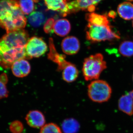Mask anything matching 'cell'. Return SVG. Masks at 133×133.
I'll list each match as a JSON object with an SVG mask.
<instances>
[{
    "mask_svg": "<svg viewBox=\"0 0 133 133\" xmlns=\"http://www.w3.org/2000/svg\"><path fill=\"white\" fill-rule=\"evenodd\" d=\"M29 35L24 29L7 32L0 38V61L5 68L19 59L28 58L25 47Z\"/></svg>",
    "mask_w": 133,
    "mask_h": 133,
    "instance_id": "6da1fadb",
    "label": "cell"
},
{
    "mask_svg": "<svg viewBox=\"0 0 133 133\" xmlns=\"http://www.w3.org/2000/svg\"><path fill=\"white\" fill-rule=\"evenodd\" d=\"M27 19L17 0H0V27L6 33L24 29Z\"/></svg>",
    "mask_w": 133,
    "mask_h": 133,
    "instance_id": "7a4b0ae2",
    "label": "cell"
},
{
    "mask_svg": "<svg viewBox=\"0 0 133 133\" xmlns=\"http://www.w3.org/2000/svg\"><path fill=\"white\" fill-rule=\"evenodd\" d=\"M107 67L106 62L102 54L91 55L86 58L83 63V76L86 81L98 79Z\"/></svg>",
    "mask_w": 133,
    "mask_h": 133,
    "instance_id": "3957f363",
    "label": "cell"
},
{
    "mask_svg": "<svg viewBox=\"0 0 133 133\" xmlns=\"http://www.w3.org/2000/svg\"><path fill=\"white\" fill-rule=\"evenodd\" d=\"M86 37L92 43L112 41L120 38L110 26H98L88 23L86 28Z\"/></svg>",
    "mask_w": 133,
    "mask_h": 133,
    "instance_id": "277c9868",
    "label": "cell"
},
{
    "mask_svg": "<svg viewBox=\"0 0 133 133\" xmlns=\"http://www.w3.org/2000/svg\"><path fill=\"white\" fill-rule=\"evenodd\" d=\"M112 88L106 81L96 79L91 82L88 87V94L92 101L103 103L111 98Z\"/></svg>",
    "mask_w": 133,
    "mask_h": 133,
    "instance_id": "5b68a950",
    "label": "cell"
},
{
    "mask_svg": "<svg viewBox=\"0 0 133 133\" xmlns=\"http://www.w3.org/2000/svg\"><path fill=\"white\" fill-rule=\"evenodd\" d=\"M47 44L41 37L33 36L29 39L25 50L28 58H38L45 54L48 50Z\"/></svg>",
    "mask_w": 133,
    "mask_h": 133,
    "instance_id": "8992f818",
    "label": "cell"
},
{
    "mask_svg": "<svg viewBox=\"0 0 133 133\" xmlns=\"http://www.w3.org/2000/svg\"><path fill=\"white\" fill-rule=\"evenodd\" d=\"M102 0H74L68 3L69 12L74 13L84 10L92 13L95 11L96 6Z\"/></svg>",
    "mask_w": 133,
    "mask_h": 133,
    "instance_id": "52a82bcc",
    "label": "cell"
},
{
    "mask_svg": "<svg viewBox=\"0 0 133 133\" xmlns=\"http://www.w3.org/2000/svg\"><path fill=\"white\" fill-rule=\"evenodd\" d=\"M49 48L50 51L48 55V59L57 64V71H62L70 62L66 61L65 55L59 54L57 52L51 38L49 40Z\"/></svg>",
    "mask_w": 133,
    "mask_h": 133,
    "instance_id": "ba28073f",
    "label": "cell"
},
{
    "mask_svg": "<svg viewBox=\"0 0 133 133\" xmlns=\"http://www.w3.org/2000/svg\"><path fill=\"white\" fill-rule=\"evenodd\" d=\"M25 120L28 125L33 128H41L45 125V116L38 110L29 111L26 115Z\"/></svg>",
    "mask_w": 133,
    "mask_h": 133,
    "instance_id": "9c48e42d",
    "label": "cell"
},
{
    "mask_svg": "<svg viewBox=\"0 0 133 133\" xmlns=\"http://www.w3.org/2000/svg\"><path fill=\"white\" fill-rule=\"evenodd\" d=\"M12 73L17 77L23 78L29 75L31 71V66L25 59L17 60L11 66Z\"/></svg>",
    "mask_w": 133,
    "mask_h": 133,
    "instance_id": "30bf717a",
    "label": "cell"
},
{
    "mask_svg": "<svg viewBox=\"0 0 133 133\" xmlns=\"http://www.w3.org/2000/svg\"><path fill=\"white\" fill-rule=\"evenodd\" d=\"M62 48L63 51L66 55H75L78 52L80 49L79 41L73 36L67 37L62 41Z\"/></svg>",
    "mask_w": 133,
    "mask_h": 133,
    "instance_id": "8fae6325",
    "label": "cell"
},
{
    "mask_svg": "<svg viewBox=\"0 0 133 133\" xmlns=\"http://www.w3.org/2000/svg\"><path fill=\"white\" fill-rule=\"evenodd\" d=\"M69 0H44L48 9L52 11H58L63 16L70 14L68 7Z\"/></svg>",
    "mask_w": 133,
    "mask_h": 133,
    "instance_id": "7c38bea8",
    "label": "cell"
},
{
    "mask_svg": "<svg viewBox=\"0 0 133 133\" xmlns=\"http://www.w3.org/2000/svg\"><path fill=\"white\" fill-rule=\"evenodd\" d=\"M86 19L88 23L98 26H110L107 17L105 15H101L92 12L86 15Z\"/></svg>",
    "mask_w": 133,
    "mask_h": 133,
    "instance_id": "4fadbf2b",
    "label": "cell"
},
{
    "mask_svg": "<svg viewBox=\"0 0 133 133\" xmlns=\"http://www.w3.org/2000/svg\"><path fill=\"white\" fill-rule=\"evenodd\" d=\"M70 23L67 19H59L55 22L53 30L55 33L59 36L67 35L71 30Z\"/></svg>",
    "mask_w": 133,
    "mask_h": 133,
    "instance_id": "5bb4252c",
    "label": "cell"
},
{
    "mask_svg": "<svg viewBox=\"0 0 133 133\" xmlns=\"http://www.w3.org/2000/svg\"><path fill=\"white\" fill-rule=\"evenodd\" d=\"M118 108L121 111L131 116L133 114V100L128 93L120 98Z\"/></svg>",
    "mask_w": 133,
    "mask_h": 133,
    "instance_id": "9a60e30c",
    "label": "cell"
},
{
    "mask_svg": "<svg viewBox=\"0 0 133 133\" xmlns=\"http://www.w3.org/2000/svg\"><path fill=\"white\" fill-rule=\"evenodd\" d=\"M62 71L63 79L67 83L74 82L78 77V70L76 65L71 63H69Z\"/></svg>",
    "mask_w": 133,
    "mask_h": 133,
    "instance_id": "2e32d148",
    "label": "cell"
},
{
    "mask_svg": "<svg viewBox=\"0 0 133 133\" xmlns=\"http://www.w3.org/2000/svg\"><path fill=\"white\" fill-rule=\"evenodd\" d=\"M117 12L121 17L126 21L133 19V4L129 2L120 3L117 8Z\"/></svg>",
    "mask_w": 133,
    "mask_h": 133,
    "instance_id": "e0dca14e",
    "label": "cell"
},
{
    "mask_svg": "<svg viewBox=\"0 0 133 133\" xmlns=\"http://www.w3.org/2000/svg\"><path fill=\"white\" fill-rule=\"evenodd\" d=\"M80 125L74 118L66 119L62 124V129L64 133H77L79 130Z\"/></svg>",
    "mask_w": 133,
    "mask_h": 133,
    "instance_id": "ac0fdd59",
    "label": "cell"
},
{
    "mask_svg": "<svg viewBox=\"0 0 133 133\" xmlns=\"http://www.w3.org/2000/svg\"><path fill=\"white\" fill-rule=\"evenodd\" d=\"M28 20L31 26L38 27L44 22L45 18L44 15L42 12L34 11L29 16Z\"/></svg>",
    "mask_w": 133,
    "mask_h": 133,
    "instance_id": "d6986e66",
    "label": "cell"
},
{
    "mask_svg": "<svg viewBox=\"0 0 133 133\" xmlns=\"http://www.w3.org/2000/svg\"><path fill=\"white\" fill-rule=\"evenodd\" d=\"M39 0H19L20 7L24 14L29 15L34 12L36 9L35 4Z\"/></svg>",
    "mask_w": 133,
    "mask_h": 133,
    "instance_id": "ffe728a7",
    "label": "cell"
},
{
    "mask_svg": "<svg viewBox=\"0 0 133 133\" xmlns=\"http://www.w3.org/2000/svg\"><path fill=\"white\" fill-rule=\"evenodd\" d=\"M119 51L122 56L131 57L133 56V42L125 41L122 42L119 47Z\"/></svg>",
    "mask_w": 133,
    "mask_h": 133,
    "instance_id": "44dd1931",
    "label": "cell"
},
{
    "mask_svg": "<svg viewBox=\"0 0 133 133\" xmlns=\"http://www.w3.org/2000/svg\"><path fill=\"white\" fill-rule=\"evenodd\" d=\"M40 133H62V130L56 124L50 123L41 128Z\"/></svg>",
    "mask_w": 133,
    "mask_h": 133,
    "instance_id": "7402d4cb",
    "label": "cell"
},
{
    "mask_svg": "<svg viewBox=\"0 0 133 133\" xmlns=\"http://www.w3.org/2000/svg\"><path fill=\"white\" fill-rule=\"evenodd\" d=\"M9 129L12 133H23L24 132V127L21 121L15 120L9 124Z\"/></svg>",
    "mask_w": 133,
    "mask_h": 133,
    "instance_id": "603a6c76",
    "label": "cell"
},
{
    "mask_svg": "<svg viewBox=\"0 0 133 133\" xmlns=\"http://www.w3.org/2000/svg\"><path fill=\"white\" fill-rule=\"evenodd\" d=\"M55 23V20L53 18H49L47 20L43 27L45 33L49 34L52 32L54 29Z\"/></svg>",
    "mask_w": 133,
    "mask_h": 133,
    "instance_id": "cb8c5ba5",
    "label": "cell"
},
{
    "mask_svg": "<svg viewBox=\"0 0 133 133\" xmlns=\"http://www.w3.org/2000/svg\"><path fill=\"white\" fill-rule=\"evenodd\" d=\"M9 96V91L6 84L0 81V100L7 98Z\"/></svg>",
    "mask_w": 133,
    "mask_h": 133,
    "instance_id": "d4e9b609",
    "label": "cell"
},
{
    "mask_svg": "<svg viewBox=\"0 0 133 133\" xmlns=\"http://www.w3.org/2000/svg\"><path fill=\"white\" fill-rule=\"evenodd\" d=\"M0 81L6 84L8 81V77L6 74H3L0 76Z\"/></svg>",
    "mask_w": 133,
    "mask_h": 133,
    "instance_id": "484cf974",
    "label": "cell"
},
{
    "mask_svg": "<svg viewBox=\"0 0 133 133\" xmlns=\"http://www.w3.org/2000/svg\"><path fill=\"white\" fill-rule=\"evenodd\" d=\"M108 16L110 18H111L112 19H114L116 17V14L114 11L111 10V11H109V12L108 13Z\"/></svg>",
    "mask_w": 133,
    "mask_h": 133,
    "instance_id": "4316f807",
    "label": "cell"
},
{
    "mask_svg": "<svg viewBox=\"0 0 133 133\" xmlns=\"http://www.w3.org/2000/svg\"><path fill=\"white\" fill-rule=\"evenodd\" d=\"M128 94L129 95H130V97L132 98V99L133 100V90L130 91V92H129L128 93Z\"/></svg>",
    "mask_w": 133,
    "mask_h": 133,
    "instance_id": "83f0119b",
    "label": "cell"
},
{
    "mask_svg": "<svg viewBox=\"0 0 133 133\" xmlns=\"http://www.w3.org/2000/svg\"><path fill=\"white\" fill-rule=\"evenodd\" d=\"M127 1L129 2H133V0H127Z\"/></svg>",
    "mask_w": 133,
    "mask_h": 133,
    "instance_id": "f1b7e54d",
    "label": "cell"
},
{
    "mask_svg": "<svg viewBox=\"0 0 133 133\" xmlns=\"http://www.w3.org/2000/svg\"><path fill=\"white\" fill-rule=\"evenodd\" d=\"M132 26L133 27V19L132 20Z\"/></svg>",
    "mask_w": 133,
    "mask_h": 133,
    "instance_id": "f546056e",
    "label": "cell"
},
{
    "mask_svg": "<svg viewBox=\"0 0 133 133\" xmlns=\"http://www.w3.org/2000/svg\"><path fill=\"white\" fill-rule=\"evenodd\" d=\"M1 64V61H0V64Z\"/></svg>",
    "mask_w": 133,
    "mask_h": 133,
    "instance_id": "4dcf8cb0",
    "label": "cell"
},
{
    "mask_svg": "<svg viewBox=\"0 0 133 133\" xmlns=\"http://www.w3.org/2000/svg\"></svg>",
    "mask_w": 133,
    "mask_h": 133,
    "instance_id": "1f68e13d",
    "label": "cell"
}]
</instances>
